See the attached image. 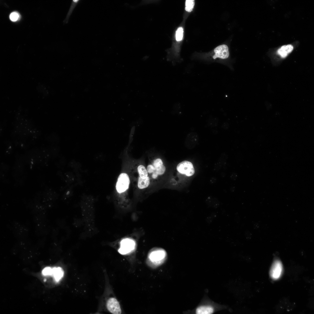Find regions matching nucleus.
Listing matches in <instances>:
<instances>
[{
    "instance_id": "nucleus-1",
    "label": "nucleus",
    "mask_w": 314,
    "mask_h": 314,
    "mask_svg": "<svg viewBox=\"0 0 314 314\" xmlns=\"http://www.w3.org/2000/svg\"><path fill=\"white\" fill-rule=\"evenodd\" d=\"M228 308V306L226 305L208 301L199 306L196 310V313L198 314H212Z\"/></svg>"
},
{
    "instance_id": "nucleus-2",
    "label": "nucleus",
    "mask_w": 314,
    "mask_h": 314,
    "mask_svg": "<svg viewBox=\"0 0 314 314\" xmlns=\"http://www.w3.org/2000/svg\"><path fill=\"white\" fill-rule=\"evenodd\" d=\"M130 183L128 175L124 173L120 174L118 177L116 188L118 192L121 193L125 192L129 187Z\"/></svg>"
},
{
    "instance_id": "nucleus-3",
    "label": "nucleus",
    "mask_w": 314,
    "mask_h": 314,
    "mask_svg": "<svg viewBox=\"0 0 314 314\" xmlns=\"http://www.w3.org/2000/svg\"><path fill=\"white\" fill-rule=\"evenodd\" d=\"M212 55V58L214 59H219L224 60L228 59L230 56L228 46L225 44L218 46L214 49Z\"/></svg>"
},
{
    "instance_id": "nucleus-4",
    "label": "nucleus",
    "mask_w": 314,
    "mask_h": 314,
    "mask_svg": "<svg viewBox=\"0 0 314 314\" xmlns=\"http://www.w3.org/2000/svg\"><path fill=\"white\" fill-rule=\"evenodd\" d=\"M166 255V253L165 250L160 249H156L150 253L149 258L153 263L159 264L165 260Z\"/></svg>"
},
{
    "instance_id": "nucleus-5",
    "label": "nucleus",
    "mask_w": 314,
    "mask_h": 314,
    "mask_svg": "<svg viewBox=\"0 0 314 314\" xmlns=\"http://www.w3.org/2000/svg\"><path fill=\"white\" fill-rule=\"evenodd\" d=\"M177 169L180 173L187 176H193L195 172L192 164L187 161H183L179 163L177 166Z\"/></svg>"
},
{
    "instance_id": "nucleus-6",
    "label": "nucleus",
    "mask_w": 314,
    "mask_h": 314,
    "mask_svg": "<svg viewBox=\"0 0 314 314\" xmlns=\"http://www.w3.org/2000/svg\"><path fill=\"white\" fill-rule=\"evenodd\" d=\"M135 245V243L132 239L129 238L124 239L120 242L118 252L122 255L127 254L134 250Z\"/></svg>"
},
{
    "instance_id": "nucleus-7",
    "label": "nucleus",
    "mask_w": 314,
    "mask_h": 314,
    "mask_svg": "<svg viewBox=\"0 0 314 314\" xmlns=\"http://www.w3.org/2000/svg\"><path fill=\"white\" fill-rule=\"evenodd\" d=\"M283 270V266L281 261L276 260L273 262L270 271L271 278L274 279H278L281 276Z\"/></svg>"
},
{
    "instance_id": "nucleus-8",
    "label": "nucleus",
    "mask_w": 314,
    "mask_h": 314,
    "mask_svg": "<svg viewBox=\"0 0 314 314\" xmlns=\"http://www.w3.org/2000/svg\"><path fill=\"white\" fill-rule=\"evenodd\" d=\"M107 309L112 313L120 314L121 313L120 305L116 298L113 297L110 298L107 301Z\"/></svg>"
},
{
    "instance_id": "nucleus-9",
    "label": "nucleus",
    "mask_w": 314,
    "mask_h": 314,
    "mask_svg": "<svg viewBox=\"0 0 314 314\" xmlns=\"http://www.w3.org/2000/svg\"><path fill=\"white\" fill-rule=\"evenodd\" d=\"M293 49V47L291 45H288L282 46L277 51L278 54L281 57L284 58L291 52Z\"/></svg>"
},
{
    "instance_id": "nucleus-10",
    "label": "nucleus",
    "mask_w": 314,
    "mask_h": 314,
    "mask_svg": "<svg viewBox=\"0 0 314 314\" xmlns=\"http://www.w3.org/2000/svg\"><path fill=\"white\" fill-rule=\"evenodd\" d=\"M53 268V276L55 281L58 282L63 277L64 275V270L60 267H54Z\"/></svg>"
},
{
    "instance_id": "nucleus-11",
    "label": "nucleus",
    "mask_w": 314,
    "mask_h": 314,
    "mask_svg": "<svg viewBox=\"0 0 314 314\" xmlns=\"http://www.w3.org/2000/svg\"><path fill=\"white\" fill-rule=\"evenodd\" d=\"M150 180L148 176L144 178L139 177L138 179V186L140 189H143L148 187L149 185Z\"/></svg>"
},
{
    "instance_id": "nucleus-12",
    "label": "nucleus",
    "mask_w": 314,
    "mask_h": 314,
    "mask_svg": "<svg viewBox=\"0 0 314 314\" xmlns=\"http://www.w3.org/2000/svg\"><path fill=\"white\" fill-rule=\"evenodd\" d=\"M139 177L144 178L148 176V174L147 170L145 167L142 165L138 166L137 168Z\"/></svg>"
},
{
    "instance_id": "nucleus-13",
    "label": "nucleus",
    "mask_w": 314,
    "mask_h": 314,
    "mask_svg": "<svg viewBox=\"0 0 314 314\" xmlns=\"http://www.w3.org/2000/svg\"><path fill=\"white\" fill-rule=\"evenodd\" d=\"M79 0H73L72 1V4L70 9L67 14L66 19L65 20L66 23H67L69 18L72 14L74 9L80 2Z\"/></svg>"
},
{
    "instance_id": "nucleus-14",
    "label": "nucleus",
    "mask_w": 314,
    "mask_h": 314,
    "mask_svg": "<svg viewBox=\"0 0 314 314\" xmlns=\"http://www.w3.org/2000/svg\"><path fill=\"white\" fill-rule=\"evenodd\" d=\"M195 5L194 1L193 0H187L185 3V10L188 12H192Z\"/></svg>"
},
{
    "instance_id": "nucleus-15",
    "label": "nucleus",
    "mask_w": 314,
    "mask_h": 314,
    "mask_svg": "<svg viewBox=\"0 0 314 314\" xmlns=\"http://www.w3.org/2000/svg\"><path fill=\"white\" fill-rule=\"evenodd\" d=\"M183 30L182 28L180 27L177 30L176 35V40L178 41H181L183 38Z\"/></svg>"
},
{
    "instance_id": "nucleus-16",
    "label": "nucleus",
    "mask_w": 314,
    "mask_h": 314,
    "mask_svg": "<svg viewBox=\"0 0 314 314\" xmlns=\"http://www.w3.org/2000/svg\"><path fill=\"white\" fill-rule=\"evenodd\" d=\"M42 273L44 276L53 275V268L50 267H46L43 269Z\"/></svg>"
},
{
    "instance_id": "nucleus-17",
    "label": "nucleus",
    "mask_w": 314,
    "mask_h": 314,
    "mask_svg": "<svg viewBox=\"0 0 314 314\" xmlns=\"http://www.w3.org/2000/svg\"><path fill=\"white\" fill-rule=\"evenodd\" d=\"M155 172L159 175L164 174L166 171L165 167L163 165L159 167L155 168Z\"/></svg>"
},
{
    "instance_id": "nucleus-18",
    "label": "nucleus",
    "mask_w": 314,
    "mask_h": 314,
    "mask_svg": "<svg viewBox=\"0 0 314 314\" xmlns=\"http://www.w3.org/2000/svg\"><path fill=\"white\" fill-rule=\"evenodd\" d=\"M20 17L19 14L18 12H16L12 13L10 16V20L13 22L17 21L19 19Z\"/></svg>"
},
{
    "instance_id": "nucleus-19",
    "label": "nucleus",
    "mask_w": 314,
    "mask_h": 314,
    "mask_svg": "<svg viewBox=\"0 0 314 314\" xmlns=\"http://www.w3.org/2000/svg\"><path fill=\"white\" fill-rule=\"evenodd\" d=\"M152 165L155 168H156L163 165V163L161 159L158 158L154 160Z\"/></svg>"
},
{
    "instance_id": "nucleus-20",
    "label": "nucleus",
    "mask_w": 314,
    "mask_h": 314,
    "mask_svg": "<svg viewBox=\"0 0 314 314\" xmlns=\"http://www.w3.org/2000/svg\"><path fill=\"white\" fill-rule=\"evenodd\" d=\"M147 171L149 174L153 173L155 171V169L152 165H149L147 167Z\"/></svg>"
},
{
    "instance_id": "nucleus-21",
    "label": "nucleus",
    "mask_w": 314,
    "mask_h": 314,
    "mask_svg": "<svg viewBox=\"0 0 314 314\" xmlns=\"http://www.w3.org/2000/svg\"><path fill=\"white\" fill-rule=\"evenodd\" d=\"M237 177V174L235 173H233L232 175L231 176V178L232 179L234 180H235Z\"/></svg>"
},
{
    "instance_id": "nucleus-22",
    "label": "nucleus",
    "mask_w": 314,
    "mask_h": 314,
    "mask_svg": "<svg viewBox=\"0 0 314 314\" xmlns=\"http://www.w3.org/2000/svg\"><path fill=\"white\" fill-rule=\"evenodd\" d=\"M158 175L155 172H154L153 173L152 175V178L154 179H155L158 177Z\"/></svg>"
},
{
    "instance_id": "nucleus-23",
    "label": "nucleus",
    "mask_w": 314,
    "mask_h": 314,
    "mask_svg": "<svg viewBox=\"0 0 314 314\" xmlns=\"http://www.w3.org/2000/svg\"><path fill=\"white\" fill-rule=\"evenodd\" d=\"M142 83V81L140 79H137L135 81V83L137 85H140Z\"/></svg>"
}]
</instances>
